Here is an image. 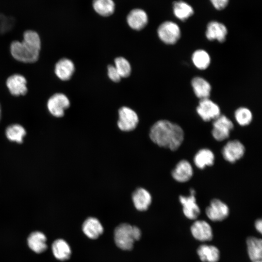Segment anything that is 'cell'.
Returning a JSON list of instances; mask_svg holds the SVG:
<instances>
[{
	"mask_svg": "<svg viewBox=\"0 0 262 262\" xmlns=\"http://www.w3.org/2000/svg\"><path fill=\"white\" fill-rule=\"evenodd\" d=\"M246 148L239 140L234 139L228 141L223 146L221 154L227 162L233 164L243 157Z\"/></svg>",
	"mask_w": 262,
	"mask_h": 262,
	"instance_id": "8992f818",
	"label": "cell"
},
{
	"mask_svg": "<svg viewBox=\"0 0 262 262\" xmlns=\"http://www.w3.org/2000/svg\"><path fill=\"white\" fill-rule=\"evenodd\" d=\"M141 231L136 226L128 223H122L116 227L114 231V239L116 245L120 249L130 250L136 241L139 240Z\"/></svg>",
	"mask_w": 262,
	"mask_h": 262,
	"instance_id": "3957f363",
	"label": "cell"
},
{
	"mask_svg": "<svg viewBox=\"0 0 262 262\" xmlns=\"http://www.w3.org/2000/svg\"><path fill=\"white\" fill-rule=\"evenodd\" d=\"M1 105L0 104V120L1 119Z\"/></svg>",
	"mask_w": 262,
	"mask_h": 262,
	"instance_id": "d590c367",
	"label": "cell"
},
{
	"mask_svg": "<svg viewBox=\"0 0 262 262\" xmlns=\"http://www.w3.org/2000/svg\"><path fill=\"white\" fill-rule=\"evenodd\" d=\"M149 136L157 146L176 151L183 142L184 133L178 124L163 119L157 121L152 126Z\"/></svg>",
	"mask_w": 262,
	"mask_h": 262,
	"instance_id": "6da1fadb",
	"label": "cell"
},
{
	"mask_svg": "<svg viewBox=\"0 0 262 262\" xmlns=\"http://www.w3.org/2000/svg\"><path fill=\"white\" fill-rule=\"evenodd\" d=\"M197 253L203 262H217L220 258L219 249L212 245H200L197 248Z\"/></svg>",
	"mask_w": 262,
	"mask_h": 262,
	"instance_id": "484cf974",
	"label": "cell"
},
{
	"mask_svg": "<svg viewBox=\"0 0 262 262\" xmlns=\"http://www.w3.org/2000/svg\"><path fill=\"white\" fill-rule=\"evenodd\" d=\"M129 26L132 29L139 31L146 27L148 22V16L145 11L141 9L131 10L127 16Z\"/></svg>",
	"mask_w": 262,
	"mask_h": 262,
	"instance_id": "e0dca14e",
	"label": "cell"
},
{
	"mask_svg": "<svg viewBox=\"0 0 262 262\" xmlns=\"http://www.w3.org/2000/svg\"><path fill=\"white\" fill-rule=\"evenodd\" d=\"M173 13L176 18L184 21L193 15L194 10L188 3L180 0L173 2Z\"/></svg>",
	"mask_w": 262,
	"mask_h": 262,
	"instance_id": "d4e9b609",
	"label": "cell"
},
{
	"mask_svg": "<svg viewBox=\"0 0 262 262\" xmlns=\"http://www.w3.org/2000/svg\"><path fill=\"white\" fill-rule=\"evenodd\" d=\"M27 83L25 77L19 74H14L10 76L6 82V85L9 92L14 96L26 95L28 92Z\"/></svg>",
	"mask_w": 262,
	"mask_h": 262,
	"instance_id": "4fadbf2b",
	"label": "cell"
},
{
	"mask_svg": "<svg viewBox=\"0 0 262 262\" xmlns=\"http://www.w3.org/2000/svg\"><path fill=\"white\" fill-rule=\"evenodd\" d=\"M193 174L194 170L191 164L185 159L180 160L171 171L173 179L180 183L190 180Z\"/></svg>",
	"mask_w": 262,
	"mask_h": 262,
	"instance_id": "7c38bea8",
	"label": "cell"
},
{
	"mask_svg": "<svg viewBox=\"0 0 262 262\" xmlns=\"http://www.w3.org/2000/svg\"><path fill=\"white\" fill-rule=\"evenodd\" d=\"M13 22V20L9 17L5 16L2 15H0V28L2 25L0 32L3 33L9 30V29L7 26L10 28Z\"/></svg>",
	"mask_w": 262,
	"mask_h": 262,
	"instance_id": "1f68e13d",
	"label": "cell"
},
{
	"mask_svg": "<svg viewBox=\"0 0 262 262\" xmlns=\"http://www.w3.org/2000/svg\"><path fill=\"white\" fill-rule=\"evenodd\" d=\"M192 60L195 66L199 69L204 70L208 67L211 63L209 53L203 49H197L194 52Z\"/></svg>",
	"mask_w": 262,
	"mask_h": 262,
	"instance_id": "83f0119b",
	"label": "cell"
},
{
	"mask_svg": "<svg viewBox=\"0 0 262 262\" xmlns=\"http://www.w3.org/2000/svg\"><path fill=\"white\" fill-rule=\"evenodd\" d=\"M47 106L51 115L56 117H61L64 116L65 110L69 107L70 101L65 94L55 93L49 98Z\"/></svg>",
	"mask_w": 262,
	"mask_h": 262,
	"instance_id": "ba28073f",
	"label": "cell"
},
{
	"mask_svg": "<svg viewBox=\"0 0 262 262\" xmlns=\"http://www.w3.org/2000/svg\"><path fill=\"white\" fill-rule=\"evenodd\" d=\"M262 262V261H255V262Z\"/></svg>",
	"mask_w": 262,
	"mask_h": 262,
	"instance_id": "8d00e7d4",
	"label": "cell"
},
{
	"mask_svg": "<svg viewBox=\"0 0 262 262\" xmlns=\"http://www.w3.org/2000/svg\"><path fill=\"white\" fill-rule=\"evenodd\" d=\"M115 66L121 77L126 78L130 75L131 66L127 60L122 57H119L115 59Z\"/></svg>",
	"mask_w": 262,
	"mask_h": 262,
	"instance_id": "4dcf8cb0",
	"label": "cell"
},
{
	"mask_svg": "<svg viewBox=\"0 0 262 262\" xmlns=\"http://www.w3.org/2000/svg\"><path fill=\"white\" fill-rule=\"evenodd\" d=\"M195 195V190L191 188L190 190L189 196L180 195L179 198V201L182 206L184 215L190 220L196 219L200 213V208L196 203Z\"/></svg>",
	"mask_w": 262,
	"mask_h": 262,
	"instance_id": "9c48e42d",
	"label": "cell"
},
{
	"mask_svg": "<svg viewBox=\"0 0 262 262\" xmlns=\"http://www.w3.org/2000/svg\"><path fill=\"white\" fill-rule=\"evenodd\" d=\"M5 133L9 140L18 143L23 142V138L26 133L25 129L18 124H12L7 127Z\"/></svg>",
	"mask_w": 262,
	"mask_h": 262,
	"instance_id": "f1b7e54d",
	"label": "cell"
},
{
	"mask_svg": "<svg viewBox=\"0 0 262 262\" xmlns=\"http://www.w3.org/2000/svg\"><path fill=\"white\" fill-rule=\"evenodd\" d=\"M41 47V39L35 31L28 30L23 34L22 41H13L10 45V52L16 60L25 63L36 62Z\"/></svg>",
	"mask_w": 262,
	"mask_h": 262,
	"instance_id": "7a4b0ae2",
	"label": "cell"
},
{
	"mask_svg": "<svg viewBox=\"0 0 262 262\" xmlns=\"http://www.w3.org/2000/svg\"><path fill=\"white\" fill-rule=\"evenodd\" d=\"M234 128L232 122L226 115H220L213 120L212 135L217 141L221 142L227 139L231 131Z\"/></svg>",
	"mask_w": 262,
	"mask_h": 262,
	"instance_id": "5b68a950",
	"label": "cell"
},
{
	"mask_svg": "<svg viewBox=\"0 0 262 262\" xmlns=\"http://www.w3.org/2000/svg\"><path fill=\"white\" fill-rule=\"evenodd\" d=\"M205 213L211 220L221 221L228 216L229 210L228 206L223 201L218 198H213L206 208Z\"/></svg>",
	"mask_w": 262,
	"mask_h": 262,
	"instance_id": "30bf717a",
	"label": "cell"
},
{
	"mask_svg": "<svg viewBox=\"0 0 262 262\" xmlns=\"http://www.w3.org/2000/svg\"><path fill=\"white\" fill-rule=\"evenodd\" d=\"M213 7L217 10L224 9L228 5L229 0H210Z\"/></svg>",
	"mask_w": 262,
	"mask_h": 262,
	"instance_id": "836d02e7",
	"label": "cell"
},
{
	"mask_svg": "<svg viewBox=\"0 0 262 262\" xmlns=\"http://www.w3.org/2000/svg\"><path fill=\"white\" fill-rule=\"evenodd\" d=\"M131 199L135 208L139 211L147 210L152 202L150 193L142 187L137 188L133 192Z\"/></svg>",
	"mask_w": 262,
	"mask_h": 262,
	"instance_id": "2e32d148",
	"label": "cell"
},
{
	"mask_svg": "<svg viewBox=\"0 0 262 262\" xmlns=\"http://www.w3.org/2000/svg\"><path fill=\"white\" fill-rule=\"evenodd\" d=\"M92 5L95 11L103 16H111L115 10V4L113 0H93Z\"/></svg>",
	"mask_w": 262,
	"mask_h": 262,
	"instance_id": "4316f807",
	"label": "cell"
},
{
	"mask_svg": "<svg viewBox=\"0 0 262 262\" xmlns=\"http://www.w3.org/2000/svg\"><path fill=\"white\" fill-rule=\"evenodd\" d=\"M255 227L257 230L260 233L262 231V221L261 219H257L255 222Z\"/></svg>",
	"mask_w": 262,
	"mask_h": 262,
	"instance_id": "e575fe53",
	"label": "cell"
},
{
	"mask_svg": "<svg viewBox=\"0 0 262 262\" xmlns=\"http://www.w3.org/2000/svg\"><path fill=\"white\" fill-rule=\"evenodd\" d=\"M247 250L252 262L262 261V241L261 239L250 236L246 239Z\"/></svg>",
	"mask_w": 262,
	"mask_h": 262,
	"instance_id": "cb8c5ba5",
	"label": "cell"
},
{
	"mask_svg": "<svg viewBox=\"0 0 262 262\" xmlns=\"http://www.w3.org/2000/svg\"><path fill=\"white\" fill-rule=\"evenodd\" d=\"M193 237L200 241H207L213 238V230L210 224L202 220H196L191 227Z\"/></svg>",
	"mask_w": 262,
	"mask_h": 262,
	"instance_id": "9a60e30c",
	"label": "cell"
},
{
	"mask_svg": "<svg viewBox=\"0 0 262 262\" xmlns=\"http://www.w3.org/2000/svg\"><path fill=\"white\" fill-rule=\"evenodd\" d=\"M214 161L215 155L213 152L208 148L198 150L193 159L194 164L199 169H203L207 166L213 165Z\"/></svg>",
	"mask_w": 262,
	"mask_h": 262,
	"instance_id": "d6986e66",
	"label": "cell"
},
{
	"mask_svg": "<svg viewBox=\"0 0 262 262\" xmlns=\"http://www.w3.org/2000/svg\"><path fill=\"white\" fill-rule=\"evenodd\" d=\"M228 34V29L222 23L213 20L209 22L206 27L205 36L210 41L216 40L224 42Z\"/></svg>",
	"mask_w": 262,
	"mask_h": 262,
	"instance_id": "5bb4252c",
	"label": "cell"
},
{
	"mask_svg": "<svg viewBox=\"0 0 262 262\" xmlns=\"http://www.w3.org/2000/svg\"><path fill=\"white\" fill-rule=\"evenodd\" d=\"M157 33L160 40L168 45L175 44L181 36L180 27L172 21H165L161 23L158 28Z\"/></svg>",
	"mask_w": 262,
	"mask_h": 262,
	"instance_id": "277c9868",
	"label": "cell"
},
{
	"mask_svg": "<svg viewBox=\"0 0 262 262\" xmlns=\"http://www.w3.org/2000/svg\"><path fill=\"white\" fill-rule=\"evenodd\" d=\"M196 110L200 118L206 122L214 120L221 115L219 106L209 98L200 99Z\"/></svg>",
	"mask_w": 262,
	"mask_h": 262,
	"instance_id": "8fae6325",
	"label": "cell"
},
{
	"mask_svg": "<svg viewBox=\"0 0 262 262\" xmlns=\"http://www.w3.org/2000/svg\"><path fill=\"white\" fill-rule=\"evenodd\" d=\"M54 256L58 260L64 261L69 259L71 250L68 243L62 239L55 240L51 246Z\"/></svg>",
	"mask_w": 262,
	"mask_h": 262,
	"instance_id": "603a6c76",
	"label": "cell"
},
{
	"mask_svg": "<svg viewBox=\"0 0 262 262\" xmlns=\"http://www.w3.org/2000/svg\"><path fill=\"white\" fill-rule=\"evenodd\" d=\"M191 85L197 98L200 99L209 98L212 87L207 80L200 77H195L191 81Z\"/></svg>",
	"mask_w": 262,
	"mask_h": 262,
	"instance_id": "7402d4cb",
	"label": "cell"
},
{
	"mask_svg": "<svg viewBox=\"0 0 262 262\" xmlns=\"http://www.w3.org/2000/svg\"><path fill=\"white\" fill-rule=\"evenodd\" d=\"M47 237L42 232L35 231L32 232L27 239L30 248L36 253H41L47 249Z\"/></svg>",
	"mask_w": 262,
	"mask_h": 262,
	"instance_id": "44dd1931",
	"label": "cell"
},
{
	"mask_svg": "<svg viewBox=\"0 0 262 262\" xmlns=\"http://www.w3.org/2000/svg\"><path fill=\"white\" fill-rule=\"evenodd\" d=\"M75 71L73 63L67 58H62L55 64L54 72L56 76L62 81H67L72 77Z\"/></svg>",
	"mask_w": 262,
	"mask_h": 262,
	"instance_id": "ac0fdd59",
	"label": "cell"
},
{
	"mask_svg": "<svg viewBox=\"0 0 262 262\" xmlns=\"http://www.w3.org/2000/svg\"><path fill=\"white\" fill-rule=\"evenodd\" d=\"M108 75L109 78L114 82L120 81L121 77L115 66L109 65L108 66Z\"/></svg>",
	"mask_w": 262,
	"mask_h": 262,
	"instance_id": "d6a6232c",
	"label": "cell"
},
{
	"mask_svg": "<svg viewBox=\"0 0 262 262\" xmlns=\"http://www.w3.org/2000/svg\"><path fill=\"white\" fill-rule=\"evenodd\" d=\"M82 229L86 236L92 239L98 238L103 232L100 221L93 217H89L83 222Z\"/></svg>",
	"mask_w": 262,
	"mask_h": 262,
	"instance_id": "ffe728a7",
	"label": "cell"
},
{
	"mask_svg": "<svg viewBox=\"0 0 262 262\" xmlns=\"http://www.w3.org/2000/svg\"><path fill=\"white\" fill-rule=\"evenodd\" d=\"M138 122V116L134 111L126 106L120 108L117 124L121 131L126 132L133 131L136 128Z\"/></svg>",
	"mask_w": 262,
	"mask_h": 262,
	"instance_id": "52a82bcc",
	"label": "cell"
},
{
	"mask_svg": "<svg viewBox=\"0 0 262 262\" xmlns=\"http://www.w3.org/2000/svg\"><path fill=\"white\" fill-rule=\"evenodd\" d=\"M234 117L237 123L241 126H246L250 124L253 117L250 110L243 107L236 110Z\"/></svg>",
	"mask_w": 262,
	"mask_h": 262,
	"instance_id": "f546056e",
	"label": "cell"
}]
</instances>
